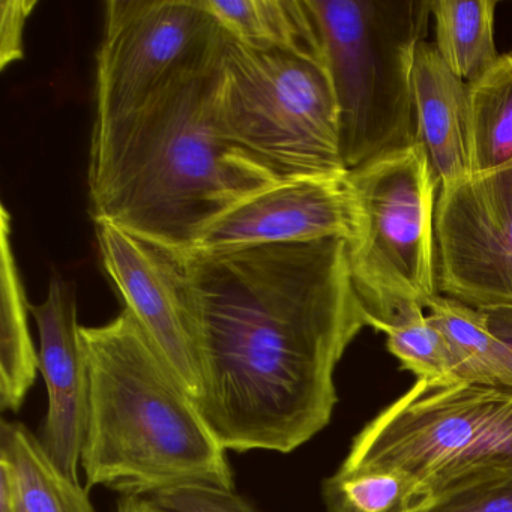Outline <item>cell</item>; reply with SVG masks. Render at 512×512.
Returning <instances> with one entry per match:
<instances>
[{
    "mask_svg": "<svg viewBox=\"0 0 512 512\" xmlns=\"http://www.w3.org/2000/svg\"><path fill=\"white\" fill-rule=\"evenodd\" d=\"M197 406L226 451L290 454L328 427L368 326L343 238L182 253Z\"/></svg>",
    "mask_w": 512,
    "mask_h": 512,
    "instance_id": "6da1fadb",
    "label": "cell"
},
{
    "mask_svg": "<svg viewBox=\"0 0 512 512\" xmlns=\"http://www.w3.org/2000/svg\"><path fill=\"white\" fill-rule=\"evenodd\" d=\"M218 61L173 80L127 118L92 130L94 221L188 253L227 211L281 182L221 133Z\"/></svg>",
    "mask_w": 512,
    "mask_h": 512,
    "instance_id": "7a4b0ae2",
    "label": "cell"
},
{
    "mask_svg": "<svg viewBox=\"0 0 512 512\" xmlns=\"http://www.w3.org/2000/svg\"><path fill=\"white\" fill-rule=\"evenodd\" d=\"M89 367L82 466L88 488L155 496L185 485L235 490L227 451L128 308L80 328Z\"/></svg>",
    "mask_w": 512,
    "mask_h": 512,
    "instance_id": "3957f363",
    "label": "cell"
},
{
    "mask_svg": "<svg viewBox=\"0 0 512 512\" xmlns=\"http://www.w3.org/2000/svg\"><path fill=\"white\" fill-rule=\"evenodd\" d=\"M340 115L347 172L418 145L412 71L427 0H307Z\"/></svg>",
    "mask_w": 512,
    "mask_h": 512,
    "instance_id": "277c9868",
    "label": "cell"
},
{
    "mask_svg": "<svg viewBox=\"0 0 512 512\" xmlns=\"http://www.w3.org/2000/svg\"><path fill=\"white\" fill-rule=\"evenodd\" d=\"M214 109L224 137L281 181L347 173L337 98L322 56L248 46L226 34Z\"/></svg>",
    "mask_w": 512,
    "mask_h": 512,
    "instance_id": "5b68a950",
    "label": "cell"
},
{
    "mask_svg": "<svg viewBox=\"0 0 512 512\" xmlns=\"http://www.w3.org/2000/svg\"><path fill=\"white\" fill-rule=\"evenodd\" d=\"M341 464L403 473L427 497L473 476L512 469V394L416 380L356 434Z\"/></svg>",
    "mask_w": 512,
    "mask_h": 512,
    "instance_id": "8992f818",
    "label": "cell"
},
{
    "mask_svg": "<svg viewBox=\"0 0 512 512\" xmlns=\"http://www.w3.org/2000/svg\"><path fill=\"white\" fill-rule=\"evenodd\" d=\"M355 232L347 259L370 328L425 310L439 295L434 211L439 182L421 143L347 173Z\"/></svg>",
    "mask_w": 512,
    "mask_h": 512,
    "instance_id": "52a82bcc",
    "label": "cell"
},
{
    "mask_svg": "<svg viewBox=\"0 0 512 512\" xmlns=\"http://www.w3.org/2000/svg\"><path fill=\"white\" fill-rule=\"evenodd\" d=\"M224 40L205 0L106 2L92 130L127 118L173 80L215 64Z\"/></svg>",
    "mask_w": 512,
    "mask_h": 512,
    "instance_id": "ba28073f",
    "label": "cell"
},
{
    "mask_svg": "<svg viewBox=\"0 0 512 512\" xmlns=\"http://www.w3.org/2000/svg\"><path fill=\"white\" fill-rule=\"evenodd\" d=\"M434 263L439 295L512 305V163L439 188Z\"/></svg>",
    "mask_w": 512,
    "mask_h": 512,
    "instance_id": "9c48e42d",
    "label": "cell"
},
{
    "mask_svg": "<svg viewBox=\"0 0 512 512\" xmlns=\"http://www.w3.org/2000/svg\"><path fill=\"white\" fill-rule=\"evenodd\" d=\"M104 269L152 343L196 400L200 379L182 253L95 221Z\"/></svg>",
    "mask_w": 512,
    "mask_h": 512,
    "instance_id": "30bf717a",
    "label": "cell"
},
{
    "mask_svg": "<svg viewBox=\"0 0 512 512\" xmlns=\"http://www.w3.org/2000/svg\"><path fill=\"white\" fill-rule=\"evenodd\" d=\"M347 173L287 179L259 191L218 218L191 251L214 253L328 238L349 241L355 212Z\"/></svg>",
    "mask_w": 512,
    "mask_h": 512,
    "instance_id": "8fae6325",
    "label": "cell"
},
{
    "mask_svg": "<svg viewBox=\"0 0 512 512\" xmlns=\"http://www.w3.org/2000/svg\"><path fill=\"white\" fill-rule=\"evenodd\" d=\"M40 331V371L49 407L38 439L49 457L79 481L89 415V367L77 322L76 290L53 277L47 298L31 305Z\"/></svg>",
    "mask_w": 512,
    "mask_h": 512,
    "instance_id": "7c38bea8",
    "label": "cell"
},
{
    "mask_svg": "<svg viewBox=\"0 0 512 512\" xmlns=\"http://www.w3.org/2000/svg\"><path fill=\"white\" fill-rule=\"evenodd\" d=\"M418 143L439 188L472 175L469 83L452 73L436 46L418 44L412 71Z\"/></svg>",
    "mask_w": 512,
    "mask_h": 512,
    "instance_id": "4fadbf2b",
    "label": "cell"
},
{
    "mask_svg": "<svg viewBox=\"0 0 512 512\" xmlns=\"http://www.w3.org/2000/svg\"><path fill=\"white\" fill-rule=\"evenodd\" d=\"M0 472L13 485V512H97L88 490L49 457L22 422L2 419Z\"/></svg>",
    "mask_w": 512,
    "mask_h": 512,
    "instance_id": "5bb4252c",
    "label": "cell"
},
{
    "mask_svg": "<svg viewBox=\"0 0 512 512\" xmlns=\"http://www.w3.org/2000/svg\"><path fill=\"white\" fill-rule=\"evenodd\" d=\"M2 266H0V407L19 412L40 371L29 329L31 304L26 298L22 275L11 242V215L2 206Z\"/></svg>",
    "mask_w": 512,
    "mask_h": 512,
    "instance_id": "9a60e30c",
    "label": "cell"
},
{
    "mask_svg": "<svg viewBox=\"0 0 512 512\" xmlns=\"http://www.w3.org/2000/svg\"><path fill=\"white\" fill-rule=\"evenodd\" d=\"M425 311L445 338L455 383L505 388L511 376L512 353L493 334L481 308L436 295Z\"/></svg>",
    "mask_w": 512,
    "mask_h": 512,
    "instance_id": "2e32d148",
    "label": "cell"
},
{
    "mask_svg": "<svg viewBox=\"0 0 512 512\" xmlns=\"http://www.w3.org/2000/svg\"><path fill=\"white\" fill-rule=\"evenodd\" d=\"M205 4L233 40L323 58L307 0H205Z\"/></svg>",
    "mask_w": 512,
    "mask_h": 512,
    "instance_id": "e0dca14e",
    "label": "cell"
},
{
    "mask_svg": "<svg viewBox=\"0 0 512 512\" xmlns=\"http://www.w3.org/2000/svg\"><path fill=\"white\" fill-rule=\"evenodd\" d=\"M496 0H433L437 52L466 83L481 79L499 61L494 43Z\"/></svg>",
    "mask_w": 512,
    "mask_h": 512,
    "instance_id": "ac0fdd59",
    "label": "cell"
},
{
    "mask_svg": "<svg viewBox=\"0 0 512 512\" xmlns=\"http://www.w3.org/2000/svg\"><path fill=\"white\" fill-rule=\"evenodd\" d=\"M472 175L512 163V53L469 83Z\"/></svg>",
    "mask_w": 512,
    "mask_h": 512,
    "instance_id": "d6986e66",
    "label": "cell"
},
{
    "mask_svg": "<svg viewBox=\"0 0 512 512\" xmlns=\"http://www.w3.org/2000/svg\"><path fill=\"white\" fill-rule=\"evenodd\" d=\"M322 497L328 512H415L427 499L403 473L343 464L323 481Z\"/></svg>",
    "mask_w": 512,
    "mask_h": 512,
    "instance_id": "ffe728a7",
    "label": "cell"
},
{
    "mask_svg": "<svg viewBox=\"0 0 512 512\" xmlns=\"http://www.w3.org/2000/svg\"><path fill=\"white\" fill-rule=\"evenodd\" d=\"M374 329L386 335L389 353L394 355L401 368L410 371L418 382L434 385L455 383L445 338L428 319L425 310L413 311Z\"/></svg>",
    "mask_w": 512,
    "mask_h": 512,
    "instance_id": "44dd1931",
    "label": "cell"
},
{
    "mask_svg": "<svg viewBox=\"0 0 512 512\" xmlns=\"http://www.w3.org/2000/svg\"><path fill=\"white\" fill-rule=\"evenodd\" d=\"M415 512H512V469L464 479L428 496Z\"/></svg>",
    "mask_w": 512,
    "mask_h": 512,
    "instance_id": "7402d4cb",
    "label": "cell"
},
{
    "mask_svg": "<svg viewBox=\"0 0 512 512\" xmlns=\"http://www.w3.org/2000/svg\"><path fill=\"white\" fill-rule=\"evenodd\" d=\"M151 499L172 512H257L235 490L215 485H185L161 491Z\"/></svg>",
    "mask_w": 512,
    "mask_h": 512,
    "instance_id": "603a6c76",
    "label": "cell"
},
{
    "mask_svg": "<svg viewBox=\"0 0 512 512\" xmlns=\"http://www.w3.org/2000/svg\"><path fill=\"white\" fill-rule=\"evenodd\" d=\"M38 2L2 0L0 2V68L4 70L25 55V28Z\"/></svg>",
    "mask_w": 512,
    "mask_h": 512,
    "instance_id": "cb8c5ba5",
    "label": "cell"
},
{
    "mask_svg": "<svg viewBox=\"0 0 512 512\" xmlns=\"http://www.w3.org/2000/svg\"><path fill=\"white\" fill-rule=\"evenodd\" d=\"M482 313L487 317L488 326L493 334L511 350L512 353V305H494V307H482ZM503 391L512 394V368L511 376Z\"/></svg>",
    "mask_w": 512,
    "mask_h": 512,
    "instance_id": "d4e9b609",
    "label": "cell"
},
{
    "mask_svg": "<svg viewBox=\"0 0 512 512\" xmlns=\"http://www.w3.org/2000/svg\"><path fill=\"white\" fill-rule=\"evenodd\" d=\"M116 512H172L155 503L151 497L122 496L116 503Z\"/></svg>",
    "mask_w": 512,
    "mask_h": 512,
    "instance_id": "484cf974",
    "label": "cell"
}]
</instances>
